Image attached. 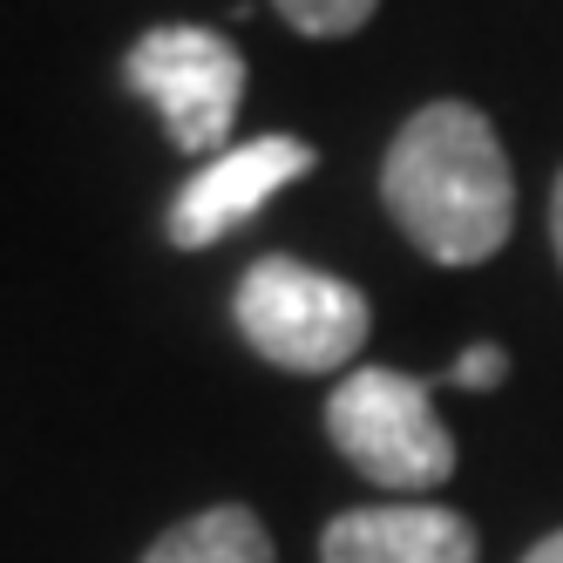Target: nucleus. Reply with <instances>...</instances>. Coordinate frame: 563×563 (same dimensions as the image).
Segmentation results:
<instances>
[{"instance_id": "nucleus-8", "label": "nucleus", "mask_w": 563, "mask_h": 563, "mask_svg": "<svg viewBox=\"0 0 563 563\" xmlns=\"http://www.w3.org/2000/svg\"><path fill=\"white\" fill-rule=\"evenodd\" d=\"M278 21L312 34V42H346V34H360L374 14H380V0H272Z\"/></svg>"}, {"instance_id": "nucleus-2", "label": "nucleus", "mask_w": 563, "mask_h": 563, "mask_svg": "<svg viewBox=\"0 0 563 563\" xmlns=\"http://www.w3.org/2000/svg\"><path fill=\"white\" fill-rule=\"evenodd\" d=\"M238 333L258 360L286 374H333L367 346L374 306L353 278H333L306 258H258L238 278Z\"/></svg>"}, {"instance_id": "nucleus-5", "label": "nucleus", "mask_w": 563, "mask_h": 563, "mask_svg": "<svg viewBox=\"0 0 563 563\" xmlns=\"http://www.w3.org/2000/svg\"><path fill=\"white\" fill-rule=\"evenodd\" d=\"M312 164H319V156H312V143H299V136H258V143L218 150L211 164L177 190V205H170V218H164L170 245H177V252L218 245V238H231L238 224H252L272 197L286 190V184H299Z\"/></svg>"}, {"instance_id": "nucleus-11", "label": "nucleus", "mask_w": 563, "mask_h": 563, "mask_svg": "<svg viewBox=\"0 0 563 563\" xmlns=\"http://www.w3.org/2000/svg\"><path fill=\"white\" fill-rule=\"evenodd\" d=\"M522 563H563V530H556V537H543V543H537L530 556H522Z\"/></svg>"}, {"instance_id": "nucleus-4", "label": "nucleus", "mask_w": 563, "mask_h": 563, "mask_svg": "<svg viewBox=\"0 0 563 563\" xmlns=\"http://www.w3.org/2000/svg\"><path fill=\"white\" fill-rule=\"evenodd\" d=\"M123 75L164 115L177 150H190V156L231 150V123H238V102H245V55L218 27H190V21L150 27L123 55Z\"/></svg>"}, {"instance_id": "nucleus-1", "label": "nucleus", "mask_w": 563, "mask_h": 563, "mask_svg": "<svg viewBox=\"0 0 563 563\" xmlns=\"http://www.w3.org/2000/svg\"><path fill=\"white\" fill-rule=\"evenodd\" d=\"M380 205L434 265H482L516 231V170L475 102H428L394 130Z\"/></svg>"}, {"instance_id": "nucleus-10", "label": "nucleus", "mask_w": 563, "mask_h": 563, "mask_svg": "<svg viewBox=\"0 0 563 563\" xmlns=\"http://www.w3.org/2000/svg\"><path fill=\"white\" fill-rule=\"evenodd\" d=\"M550 245H556V265H563V170H556V190H550Z\"/></svg>"}, {"instance_id": "nucleus-6", "label": "nucleus", "mask_w": 563, "mask_h": 563, "mask_svg": "<svg viewBox=\"0 0 563 563\" xmlns=\"http://www.w3.org/2000/svg\"><path fill=\"white\" fill-rule=\"evenodd\" d=\"M319 563H475V530L441 503L346 509L319 537Z\"/></svg>"}, {"instance_id": "nucleus-9", "label": "nucleus", "mask_w": 563, "mask_h": 563, "mask_svg": "<svg viewBox=\"0 0 563 563\" xmlns=\"http://www.w3.org/2000/svg\"><path fill=\"white\" fill-rule=\"evenodd\" d=\"M503 374H509V353L503 346H468L462 360H455V387H468V394H482V387H503Z\"/></svg>"}, {"instance_id": "nucleus-3", "label": "nucleus", "mask_w": 563, "mask_h": 563, "mask_svg": "<svg viewBox=\"0 0 563 563\" xmlns=\"http://www.w3.org/2000/svg\"><path fill=\"white\" fill-rule=\"evenodd\" d=\"M333 449L380 489H434L455 475V434L434 415V387L400 367H353L327 400Z\"/></svg>"}, {"instance_id": "nucleus-7", "label": "nucleus", "mask_w": 563, "mask_h": 563, "mask_svg": "<svg viewBox=\"0 0 563 563\" xmlns=\"http://www.w3.org/2000/svg\"><path fill=\"white\" fill-rule=\"evenodd\" d=\"M143 563H278V556H272V530L245 503H218V509L170 522L143 550Z\"/></svg>"}]
</instances>
